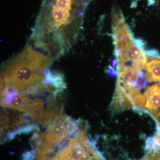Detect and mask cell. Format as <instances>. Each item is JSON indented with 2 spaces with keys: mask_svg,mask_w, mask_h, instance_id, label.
<instances>
[{
  "mask_svg": "<svg viewBox=\"0 0 160 160\" xmlns=\"http://www.w3.org/2000/svg\"><path fill=\"white\" fill-rule=\"evenodd\" d=\"M52 60V58L28 45L19 54L4 65L2 77L8 88L19 93L37 94L49 91L46 78Z\"/></svg>",
  "mask_w": 160,
  "mask_h": 160,
  "instance_id": "1",
  "label": "cell"
},
{
  "mask_svg": "<svg viewBox=\"0 0 160 160\" xmlns=\"http://www.w3.org/2000/svg\"><path fill=\"white\" fill-rule=\"evenodd\" d=\"M1 99L3 107L23 112L34 123L42 122L46 112L45 104L42 100L29 98L26 95L12 89L10 90L8 89L6 94Z\"/></svg>",
  "mask_w": 160,
  "mask_h": 160,
  "instance_id": "2",
  "label": "cell"
},
{
  "mask_svg": "<svg viewBox=\"0 0 160 160\" xmlns=\"http://www.w3.org/2000/svg\"><path fill=\"white\" fill-rule=\"evenodd\" d=\"M74 124V122L63 111L51 120L44 132L36 133V137L40 142L55 150L70 135Z\"/></svg>",
  "mask_w": 160,
  "mask_h": 160,
  "instance_id": "3",
  "label": "cell"
},
{
  "mask_svg": "<svg viewBox=\"0 0 160 160\" xmlns=\"http://www.w3.org/2000/svg\"><path fill=\"white\" fill-rule=\"evenodd\" d=\"M12 109L11 110L5 109L1 112V124L2 130L9 132H10V133L25 124L26 121L24 114L15 111V109Z\"/></svg>",
  "mask_w": 160,
  "mask_h": 160,
  "instance_id": "4",
  "label": "cell"
},
{
  "mask_svg": "<svg viewBox=\"0 0 160 160\" xmlns=\"http://www.w3.org/2000/svg\"><path fill=\"white\" fill-rule=\"evenodd\" d=\"M141 70L132 66H125L122 70L118 71L117 86L122 87L126 92L135 88Z\"/></svg>",
  "mask_w": 160,
  "mask_h": 160,
  "instance_id": "5",
  "label": "cell"
},
{
  "mask_svg": "<svg viewBox=\"0 0 160 160\" xmlns=\"http://www.w3.org/2000/svg\"><path fill=\"white\" fill-rule=\"evenodd\" d=\"M145 93L146 101L144 111L157 120L160 117V87L156 85L150 86Z\"/></svg>",
  "mask_w": 160,
  "mask_h": 160,
  "instance_id": "6",
  "label": "cell"
},
{
  "mask_svg": "<svg viewBox=\"0 0 160 160\" xmlns=\"http://www.w3.org/2000/svg\"><path fill=\"white\" fill-rule=\"evenodd\" d=\"M110 106L113 114L134 107L132 101L126 90L118 86H116L115 92Z\"/></svg>",
  "mask_w": 160,
  "mask_h": 160,
  "instance_id": "7",
  "label": "cell"
},
{
  "mask_svg": "<svg viewBox=\"0 0 160 160\" xmlns=\"http://www.w3.org/2000/svg\"><path fill=\"white\" fill-rule=\"evenodd\" d=\"M145 69L151 72L154 82H160V59H156L149 61L146 64Z\"/></svg>",
  "mask_w": 160,
  "mask_h": 160,
  "instance_id": "8",
  "label": "cell"
},
{
  "mask_svg": "<svg viewBox=\"0 0 160 160\" xmlns=\"http://www.w3.org/2000/svg\"><path fill=\"white\" fill-rule=\"evenodd\" d=\"M133 41H134L135 44L136 45V46L138 48L142 49L143 51L146 50V42L144 40L142 39L133 38Z\"/></svg>",
  "mask_w": 160,
  "mask_h": 160,
  "instance_id": "9",
  "label": "cell"
},
{
  "mask_svg": "<svg viewBox=\"0 0 160 160\" xmlns=\"http://www.w3.org/2000/svg\"><path fill=\"white\" fill-rule=\"evenodd\" d=\"M144 52L149 56L160 58V53L156 49H148L144 50Z\"/></svg>",
  "mask_w": 160,
  "mask_h": 160,
  "instance_id": "10",
  "label": "cell"
},
{
  "mask_svg": "<svg viewBox=\"0 0 160 160\" xmlns=\"http://www.w3.org/2000/svg\"><path fill=\"white\" fill-rule=\"evenodd\" d=\"M106 72L112 77H116L118 75V71L115 70L114 68H112L110 65H109L108 69H106Z\"/></svg>",
  "mask_w": 160,
  "mask_h": 160,
  "instance_id": "11",
  "label": "cell"
},
{
  "mask_svg": "<svg viewBox=\"0 0 160 160\" xmlns=\"http://www.w3.org/2000/svg\"><path fill=\"white\" fill-rule=\"evenodd\" d=\"M117 61L118 60L114 59L112 60V67L113 68H116L117 64Z\"/></svg>",
  "mask_w": 160,
  "mask_h": 160,
  "instance_id": "12",
  "label": "cell"
}]
</instances>
